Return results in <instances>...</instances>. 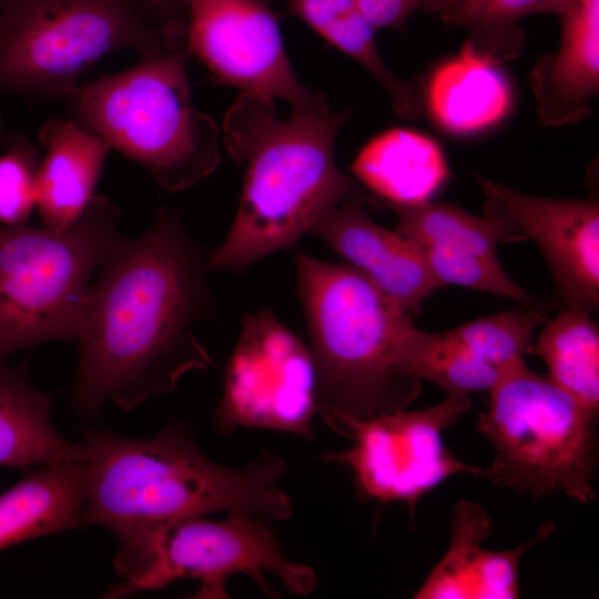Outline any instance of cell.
<instances>
[{
	"label": "cell",
	"instance_id": "cell-1",
	"mask_svg": "<svg viewBox=\"0 0 599 599\" xmlns=\"http://www.w3.org/2000/svg\"><path fill=\"white\" fill-rule=\"evenodd\" d=\"M91 285L79 335L73 405L130 410L171 393L212 358L193 331L216 315L206 252L179 212L161 206L139 237H120Z\"/></svg>",
	"mask_w": 599,
	"mask_h": 599
},
{
	"label": "cell",
	"instance_id": "cell-2",
	"mask_svg": "<svg viewBox=\"0 0 599 599\" xmlns=\"http://www.w3.org/2000/svg\"><path fill=\"white\" fill-rule=\"evenodd\" d=\"M351 111L282 119L274 100L242 92L225 114L224 143L244 165L225 240L206 251L209 272H244L294 246L329 210L355 194L335 162V140Z\"/></svg>",
	"mask_w": 599,
	"mask_h": 599
},
{
	"label": "cell",
	"instance_id": "cell-3",
	"mask_svg": "<svg viewBox=\"0 0 599 599\" xmlns=\"http://www.w3.org/2000/svg\"><path fill=\"white\" fill-rule=\"evenodd\" d=\"M89 483L83 525H100L116 537L153 525L216 511H243L267 522L293 515L281 489L284 460L262 451L242 468L207 458L176 423L155 436L130 439L87 430Z\"/></svg>",
	"mask_w": 599,
	"mask_h": 599
},
{
	"label": "cell",
	"instance_id": "cell-4",
	"mask_svg": "<svg viewBox=\"0 0 599 599\" xmlns=\"http://www.w3.org/2000/svg\"><path fill=\"white\" fill-rule=\"evenodd\" d=\"M297 291L309 333L317 413L329 426L406 408L422 384L398 375L415 327L365 275L348 264L295 253Z\"/></svg>",
	"mask_w": 599,
	"mask_h": 599
},
{
	"label": "cell",
	"instance_id": "cell-5",
	"mask_svg": "<svg viewBox=\"0 0 599 599\" xmlns=\"http://www.w3.org/2000/svg\"><path fill=\"white\" fill-rule=\"evenodd\" d=\"M190 50L143 57L132 68L78 87L68 98L81 128L145 167L167 192L184 191L217 167L220 130L192 105Z\"/></svg>",
	"mask_w": 599,
	"mask_h": 599
},
{
	"label": "cell",
	"instance_id": "cell-6",
	"mask_svg": "<svg viewBox=\"0 0 599 599\" xmlns=\"http://www.w3.org/2000/svg\"><path fill=\"white\" fill-rule=\"evenodd\" d=\"M185 44L141 0H7L0 8V91L68 99L104 54L143 57Z\"/></svg>",
	"mask_w": 599,
	"mask_h": 599
},
{
	"label": "cell",
	"instance_id": "cell-7",
	"mask_svg": "<svg viewBox=\"0 0 599 599\" xmlns=\"http://www.w3.org/2000/svg\"><path fill=\"white\" fill-rule=\"evenodd\" d=\"M119 216L94 195L63 230L0 227V364L21 348L79 338L91 276L121 237Z\"/></svg>",
	"mask_w": 599,
	"mask_h": 599
},
{
	"label": "cell",
	"instance_id": "cell-8",
	"mask_svg": "<svg viewBox=\"0 0 599 599\" xmlns=\"http://www.w3.org/2000/svg\"><path fill=\"white\" fill-rule=\"evenodd\" d=\"M487 393L489 408L476 426L495 458L484 478L532 498L561 493L593 502L598 414L524 359L506 368Z\"/></svg>",
	"mask_w": 599,
	"mask_h": 599
},
{
	"label": "cell",
	"instance_id": "cell-9",
	"mask_svg": "<svg viewBox=\"0 0 599 599\" xmlns=\"http://www.w3.org/2000/svg\"><path fill=\"white\" fill-rule=\"evenodd\" d=\"M270 522L232 510L223 521L190 517L125 534L119 539L114 567L124 579L108 597L159 589L180 578L200 581L194 598L223 599L226 581L236 572L251 577L275 596L263 572L274 573L296 595L316 586L311 567L290 561Z\"/></svg>",
	"mask_w": 599,
	"mask_h": 599
},
{
	"label": "cell",
	"instance_id": "cell-10",
	"mask_svg": "<svg viewBox=\"0 0 599 599\" xmlns=\"http://www.w3.org/2000/svg\"><path fill=\"white\" fill-rule=\"evenodd\" d=\"M469 408V396H447L424 409L334 422L329 427L353 444L322 458L352 471L362 500L403 501L414 514L419 499L449 477L469 474L484 478V468L456 458L443 439L444 429Z\"/></svg>",
	"mask_w": 599,
	"mask_h": 599
},
{
	"label": "cell",
	"instance_id": "cell-11",
	"mask_svg": "<svg viewBox=\"0 0 599 599\" xmlns=\"http://www.w3.org/2000/svg\"><path fill=\"white\" fill-rule=\"evenodd\" d=\"M224 390L213 413L222 435L253 427L311 438L317 413L309 347L268 308L242 316Z\"/></svg>",
	"mask_w": 599,
	"mask_h": 599
},
{
	"label": "cell",
	"instance_id": "cell-12",
	"mask_svg": "<svg viewBox=\"0 0 599 599\" xmlns=\"http://www.w3.org/2000/svg\"><path fill=\"white\" fill-rule=\"evenodd\" d=\"M185 45L221 83L287 102L294 115L329 113L324 92L303 84L266 0H180Z\"/></svg>",
	"mask_w": 599,
	"mask_h": 599
},
{
	"label": "cell",
	"instance_id": "cell-13",
	"mask_svg": "<svg viewBox=\"0 0 599 599\" xmlns=\"http://www.w3.org/2000/svg\"><path fill=\"white\" fill-rule=\"evenodd\" d=\"M389 210L397 215L396 231L416 246L441 286H465L536 307L497 257L498 244L525 237L496 200L487 197L483 216L432 201Z\"/></svg>",
	"mask_w": 599,
	"mask_h": 599
},
{
	"label": "cell",
	"instance_id": "cell-14",
	"mask_svg": "<svg viewBox=\"0 0 599 599\" xmlns=\"http://www.w3.org/2000/svg\"><path fill=\"white\" fill-rule=\"evenodd\" d=\"M487 197L496 200L541 251L565 307L588 312L599 306V204L589 199L529 195L477 176Z\"/></svg>",
	"mask_w": 599,
	"mask_h": 599
},
{
	"label": "cell",
	"instance_id": "cell-15",
	"mask_svg": "<svg viewBox=\"0 0 599 599\" xmlns=\"http://www.w3.org/2000/svg\"><path fill=\"white\" fill-rule=\"evenodd\" d=\"M365 202L363 195L353 194L323 215L309 234L323 240L402 311L417 315L426 297L441 285L416 246L396 230L376 224Z\"/></svg>",
	"mask_w": 599,
	"mask_h": 599
},
{
	"label": "cell",
	"instance_id": "cell-16",
	"mask_svg": "<svg viewBox=\"0 0 599 599\" xmlns=\"http://www.w3.org/2000/svg\"><path fill=\"white\" fill-rule=\"evenodd\" d=\"M559 17L558 51L541 57L529 74L544 126L587 119L599 92V0H568Z\"/></svg>",
	"mask_w": 599,
	"mask_h": 599
},
{
	"label": "cell",
	"instance_id": "cell-17",
	"mask_svg": "<svg viewBox=\"0 0 599 599\" xmlns=\"http://www.w3.org/2000/svg\"><path fill=\"white\" fill-rule=\"evenodd\" d=\"M47 149L39 163L35 206L45 227L72 225L94 197L110 145L73 121L50 120L39 130Z\"/></svg>",
	"mask_w": 599,
	"mask_h": 599
},
{
	"label": "cell",
	"instance_id": "cell-18",
	"mask_svg": "<svg viewBox=\"0 0 599 599\" xmlns=\"http://www.w3.org/2000/svg\"><path fill=\"white\" fill-rule=\"evenodd\" d=\"M87 459L40 466L0 495V551L29 539L82 527Z\"/></svg>",
	"mask_w": 599,
	"mask_h": 599
},
{
	"label": "cell",
	"instance_id": "cell-19",
	"mask_svg": "<svg viewBox=\"0 0 599 599\" xmlns=\"http://www.w3.org/2000/svg\"><path fill=\"white\" fill-rule=\"evenodd\" d=\"M351 169L387 209L430 201L449 175L439 145L427 135L402 128L373 138Z\"/></svg>",
	"mask_w": 599,
	"mask_h": 599
},
{
	"label": "cell",
	"instance_id": "cell-20",
	"mask_svg": "<svg viewBox=\"0 0 599 599\" xmlns=\"http://www.w3.org/2000/svg\"><path fill=\"white\" fill-rule=\"evenodd\" d=\"M499 64L467 44L433 73L426 104L444 130L466 134L495 125L511 109L512 94Z\"/></svg>",
	"mask_w": 599,
	"mask_h": 599
},
{
	"label": "cell",
	"instance_id": "cell-21",
	"mask_svg": "<svg viewBox=\"0 0 599 599\" xmlns=\"http://www.w3.org/2000/svg\"><path fill=\"white\" fill-rule=\"evenodd\" d=\"M50 396L33 388L20 367L0 364V466L28 468L88 459L84 445L59 433Z\"/></svg>",
	"mask_w": 599,
	"mask_h": 599
},
{
	"label": "cell",
	"instance_id": "cell-22",
	"mask_svg": "<svg viewBox=\"0 0 599 599\" xmlns=\"http://www.w3.org/2000/svg\"><path fill=\"white\" fill-rule=\"evenodd\" d=\"M290 10L332 45L362 64L388 94L394 111L417 120L424 99L417 85L397 77L384 62L375 43L376 29L356 0H287Z\"/></svg>",
	"mask_w": 599,
	"mask_h": 599
},
{
	"label": "cell",
	"instance_id": "cell-23",
	"mask_svg": "<svg viewBox=\"0 0 599 599\" xmlns=\"http://www.w3.org/2000/svg\"><path fill=\"white\" fill-rule=\"evenodd\" d=\"M548 377L585 408L599 410V328L582 308L565 307L541 331L530 352Z\"/></svg>",
	"mask_w": 599,
	"mask_h": 599
},
{
	"label": "cell",
	"instance_id": "cell-24",
	"mask_svg": "<svg viewBox=\"0 0 599 599\" xmlns=\"http://www.w3.org/2000/svg\"><path fill=\"white\" fill-rule=\"evenodd\" d=\"M397 369L405 379L436 384L447 396L488 392L502 374L473 356L447 332L428 333L416 326L404 343Z\"/></svg>",
	"mask_w": 599,
	"mask_h": 599
},
{
	"label": "cell",
	"instance_id": "cell-25",
	"mask_svg": "<svg viewBox=\"0 0 599 599\" xmlns=\"http://www.w3.org/2000/svg\"><path fill=\"white\" fill-rule=\"evenodd\" d=\"M490 530V517L479 505L458 501L453 511L450 546L414 598H471L475 576L488 551L481 542Z\"/></svg>",
	"mask_w": 599,
	"mask_h": 599
},
{
	"label": "cell",
	"instance_id": "cell-26",
	"mask_svg": "<svg viewBox=\"0 0 599 599\" xmlns=\"http://www.w3.org/2000/svg\"><path fill=\"white\" fill-rule=\"evenodd\" d=\"M544 321L541 308L522 305L446 332L473 356L504 372L530 352L535 331Z\"/></svg>",
	"mask_w": 599,
	"mask_h": 599
},
{
	"label": "cell",
	"instance_id": "cell-27",
	"mask_svg": "<svg viewBox=\"0 0 599 599\" xmlns=\"http://www.w3.org/2000/svg\"><path fill=\"white\" fill-rule=\"evenodd\" d=\"M568 0H483L467 26L465 41L473 51L500 64L516 58L525 45V33L518 22L535 13L559 16Z\"/></svg>",
	"mask_w": 599,
	"mask_h": 599
},
{
	"label": "cell",
	"instance_id": "cell-28",
	"mask_svg": "<svg viewBox=\"0 0 599 599\" xmlns=\"http://www.w3.org/2000/svg\"><path fill=\"white\" fill-rule=\"evenodd\" d=\"M37 149L22 136H10L0 154V222L24 225L35 206L39 167Z\"/></svg>",
	"mask_w": 599,
	"mask_h": 599
},
{
	"label": "cell",
	"instance_id": "cell-29",
	"mask_svg": "<svg viewBox=\"0 0 599 599\" xmlns=\"http://www.w3.org/2000/svg\"><path fill=\"white\" fill-rule=\"evenodd\" d=\"M356 2L375 29H400L415 10L439 12L446 0H356Z\"/></svg>",
	"mask_w": 599,
	"mask_h": 599
},
{
	"label": "cell",
	"instance_id": "cell-30",
	"mask_svg": "<svg viewBox=\"0 0 599 599\" xmlns=\"http://www.w3.org/2000/svg\"><path fill=\"white\" fill-rule=\"evenodd\" d=\"M481 3L483 0H446L438 13L446 24L467 27Z\"/></svg>",
	"mask_w": 599,
	"mask_h": 599
},
{
	"label": "cell",
	"instance_id": "cell-31",
	"mask_svg": "<svg viewBox=\"0 0 599 599\" xmlns=\"http://www.w3.org/2000/svg\"><path fill=\"white\" fill-rule=\"evenodd\" d=\"M149 11L164 26L184 29L183 7L180 0H141Z\"/></svg>",
	"mask_w": 599,
	"mask_h": 599
},
{
	"label": "cell",
	"instance_id": "cell-32",
	"mask_svg": "<svg viewBox=\"0 0 599 599\" xmlns=\"http://www.w3.org/2000/svg\"><path fill=\"white\" fill-rule=\"evenodd\" d=\"M1 134H2V121H1V118H0V138H1Z\"/></svg>",
	"mask_w": 599,
	"mask_h": 599
}]
</instances>
